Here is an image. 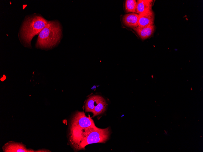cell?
<instances>
[{
    "instance_id": "cell-9",
    "label": "cell",
    "mask_w": 203,
    "mask_h": 152,
    "mask_svg": "<svg viewBox=\"0 0 203 152\" xmlns=\"http://www.w3.org/2000/svg\"><path fill=\"white\" fill-rule=\"evenodd\" d=\"M153 1L138 0L137 1L136 13L139 14L152 10Z\"/></svg>"
},
{
    "instance_id": "cell-3",
    "label": "cell",
    "mask_w": 203,
    "mask_h": 152,
    "mask_svg": "<svg viewBox=\"0 0 203 152\" xmlns=\"http://www.w3.org/2000/svg\"><path fill=\"white\" fill-rule=\"evenodd\" d=\"M62 28L57 20L49 21L38 35L36 47L43 49L53 48L60 42L62 36Z\"/></svg>"
},
{
    "instance_id": "cell-10",
    "label": "cell",
    "mask_w": 203,
    "mask_h": 152,
    "mask_svg": "<svg viewBox=\"0 0 203 152\" xmlns=\"http://www.w3.org/2000/svg\"><path fill=\"white\" fill-rule=\"evenodd\" d=\"M103 98L98 95L90 96L87 100L85 105V111L92 113L95 106Z\"/></svg>"
},
{
    "instance_id": "cell-12",
    "label": "cell",
    "mask_w": 203,
    "mask_h": 152,
    "mask_svg": "<svg viewBox=\"0 0 203 152\" xmlns=\"http://www.w3.org/2000/svg\"><path fill=\"white\" fill-rule=\"evenodd\" d=\"M137 1L135 0H126L125 8L127 13H136Z\"/></svg>"
},
{
    "instance_id": "cell-8",
    "label": "cell",
    "mask_w": 203,
    "mask_h": 152,
    "mask_svg": "<svg viewBox=\"0 0 203 152\" xmlns=\"http://www.w3.org/2000/svg\"><path fill=\"white\" fill-rule=\"evenodd\" d=\"M122 20L124 25L128 27L133 29L138 26V14L136 13L126 14Z\"/></svg>"
},
{
    "instance_id": "cell-1",
    "label": "cell",
    "mask_w": 203,
    "mask_h": 152,
    "mask_svg": "<svg viewBox=\"0 0 203 152\" xmlns=\"http://www.w3.org/2000/svg\"><path fill=\"white\" fill-rule=\"evenodd\" d=\"M110 135L109 127L101 129L95 126L84 128L70 127L69 140L72 147L77 151L84 149L88 144L104 143L109 139Z\"/></svg>"
},
{
    "instance_id": "cell-6",
    "label": "cell",
    "mask_w": 203,
    "mask_h": 152,
    "mask_svg": "<svg viewBox=\"0 0 203 152\" xmlns=\"http://www.w3.org/2000/svg\"><path fill=\"white\" fill-rule=\"evenodd\" d=\"M154 14L152 10L138 14V26L145 27L153 25Z\"/></svg>"
},
{
    "instance_id": "cell-5",
    "label": "cell",
    "mask_w": 203,
    "mask_h": 152,
    "mask_svg": "<svg viewBox=\"0 0 203 152\" xmlns=\"http://www.w3.org/2000/svg\"><path fill=\"white\" fill-rule=\"evenodd\" d=\"M3 150L5 152H43L44 150L35 151L32 149H28L21 143L10 141L5 144L3 146Z\"/></svg>"
},
{
    "instance_id": "cell-2",
    "label": "cell",
    "mask_w": 203,
    "mask_h": 152,
    "mask_svg": "<svg viewBox=\"0 0 203 152\" xmlns=\"http://www.w3.org/2000/svg\"><path fill=\"white\" fill-rule=\"evenodd\" d=\"M49 21L40 15H33L25 18L19 34L20 40L24 46L31 48L33 37L39 34Z\"/></svg>"
},
{
    "instance_id": "cell-7",
    "label": "cell",
    "mask_w": 203,
    "mask_h": 152,
    "mask_svg": "<svg viewBox=\"0 0 203 152\" xmlns=\"http://www.w3.org/2000/svg\"><path fill=\"white\" fill-rule=\"evenodd\" d=\"M133 29L142 39L144 40L153 35L155 30V27L154 25H153L145 27L138 26Z\"/></svg>"
},
{
    "instance_id": "cell-4",
    "label": "cell",
    "mask_w": 203,
    "mask_h": 152,
    "mask_svg": "<svg viewBox=\"0 0 203 152\" xmlns=\"http://www.w3.org/2000/svg\"><path fill=\"white\" fill-rule=\"evenodd\" d=\"M95 126L89 115L87 117L84 112H77L72 118L70 127L84 128Z\"/></svg>"
},
{
    "instance_id": "cell-11",
    "label": "cell",
    "mask_w": 203,
    "mask_h": 152,
    "mask_svg": "<svg viewBox=\"0 0 203 152\" xmlns=\"http://www.w3.org/2000/svg\"><path fill=\"white\" fill-rule=\"evenodd\" d=\"M107 104L103 98L95 106L92 112L93 115L92 117L103 113L106 110Z\"/></svg>"
}]
</instances>
